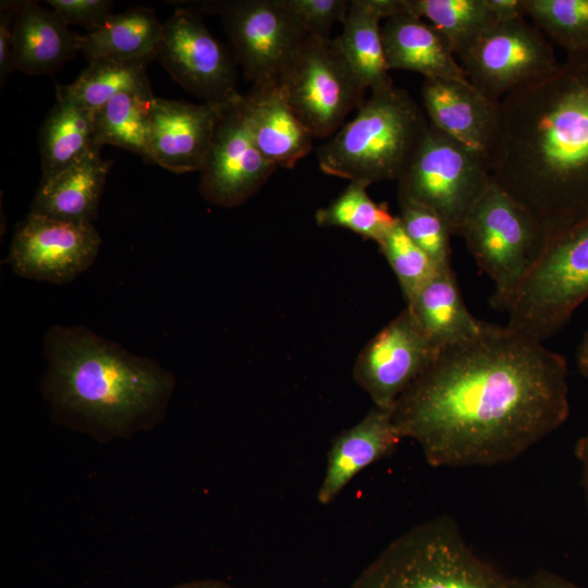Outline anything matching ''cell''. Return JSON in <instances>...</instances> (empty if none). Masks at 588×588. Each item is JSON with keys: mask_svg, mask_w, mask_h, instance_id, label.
<instances>
[{"mask_svg": "<svg viewBox=\"0 0 588 588\" xmlns=\"http://www.w3.org/2000/svg\"><path fill=\"white\" fill-rule=\"evenodd\" d=\"M402 11L432 24L456 57L495 21L486 0H402Z\"/></svg>", "mask_w": 588, "mask_h": 588, "instance_id": "29", "label": "cell"}, {"mask_svg": "<svg viewBox=\"0 0 588 588\" xmlns=\"http://www.w3.org/2000/svg\"><path fill=\"white\" fill-rule=\"evenodd\" d=\"M576 360L579 372L588 382V329L578 345Z\"/></svg>", "mask_w": 588, "mask_h": 588, "instance_id": "40", "label": "cell"}, {"mask_svg": "<svg viewBox=\"0 0 588 588\" xmlns=\"http://www.w3.org/2000/svg\"><path fill=\"white\" fill-rule=\"evenodd\" d=\"M277 168L256 147L234 105H230L222 111L199 171V193L216 206L236 207L257 193Z\"/></svg>", "mask_w": 588, "mask_h": 588, "instance_id": "15", "label": "cell"}, {"mask_svg": "<svg viewBox=\"0 0 588 588\" xmlns=\"http://www.w3.org/2000/svg\"><path fill=\"white\" fill-rule=\"evenodd\" d=\"M567 363L542 342L485 322L439 351L391 409L400 436L433 467L513 461L568 418Z\"/></svg>", "mask_w": 588, "mask_h": 588, "instance_id": "1", "label": "cell"}, {"mask_svg": "<svg viewBox=\"0 0 588 588\" xmlns=\"http://www.w3.org/2000/svg\"><path fill=\"white\" fill-rule=\"evenodd\" d=\"M172 588H234L224 581L216 579H195L177 584Z\"/></svg>", "mask_w": 588, "mask_h": 588, "instance_id": "41", "label": "cell"}, {"mask_svg": "<svg viewBox=\"0 0 588 588\" xmlns=\"http://www.w3.org/2000/svg\"><path fill=\"white\" fill-rule=\"evenodd\" d=\"M399 220L408 237L440 268H450L452 231L448 222L431 208L399 200Z\"/></svg>", "mask_w": 588, "mask_h": 588, "instance_id": "33", "label": "cell"}, {"mask_svg": "<svg viewBox=\"0 0 588 588\" xmlns=\"http://www.w3.org/2000/svg\"><path fill=\"white\" fill-rule=\"evenodd\" d=\"M526 15L567 53L588 48V0H526Z\"/></svg>", "mask_w": 588, "mask_h": 588, "instance_id": "31", "label": "cell"}, {"mask_svg": "<svg viewBox=\"0 0 588 588\" xmlns=\"http://www.w3.org/2000/svg\"><path fill=\"white\" fill-rule=\"evenodd\" d=\"M380 253L393 270L406 303L440 269L432 259L419 248L397 223L378 243Z\"/></svg>", "mask_w": 588, "mask_h": 588, "instance_id": "32", "label": "cell"}, {"mask_svg": "<svg viewBox=\"0 0 588 588\" xmlns=\"http://www.w3.org/2000/svg\"><path fill=\"white\" fill-rule=\"evenodd\" d=\"M44 355L40 388L53 422L105 443L163 420L175 378L157 360L84 326L49 328Z\"/></svg>", "mask_w": 588, "mask_h": 588, "instance_id": "3", "label": "cell"}, {"mask_svg": "<svg viewBox=\"0 0 588 588\" xmlns=\"http://www.w3.org/2000/svg\"><path fill=\"white\" fill-rule=\"evenodd\" d=\"M424 109L394 85L371 91L353 120L317 150L320 170L369 185L399 181L427 131Z\"/></svg>", "mask_w": 588, "mask_h": 588, "instance_id": "4", "label": "cell"}, {"mask_svg": "<svg viewBox=\"0 0 588 588\" xmlns=\"http://www.w3.org/2000/svg\"><path fill=\"white\" fill-rule=\"evenodd\" d=\"M489 164L548 243L588 221V48L499 101Z\"/></svg>", "mask_w": 588, "mask_h": 588, "instance_id": "2", "label": "cell"}, {"mask_svg": "<svg viewBox=\"0 0 588 588\" xmlns=\"http://www.w3.org/2000/svg\"><path fill=\"white\" fill-rule=\"evenodd\" d=\"M19 1H1L0 4V83L15 71L13 63V25Z\"/></svg>", "mask_w": 588, "mask_h": 588, "instance_id": "36", "label": "cell"}, {"mask_svg": "<svg viewBox=\"0 0 588 588\" xmlns=\"http://www.w3.org/2000/svg\"><path fill=\"white\" fill-rule=\"evenodd\" d=\"M403 438L392 421L391 409L377 406L332 441L317 499L322 505L333 502L350 481L369 465L390 456Z\"/></svg>", "mask_w": 588, "mask_h": 588, "instance_id": "19", "label": "cell"}, {"mask_svg": "<svg viewBox=\"0 0 588 588\" xmlns=\"http://www.w3.org/2000/svg\"><path fill=\"white\" fill-rule=\"evenodd\" d=\"M308 35L330 38L334 23L344 22L351 5L346 0H284Z\"/></svg>", "mask_w": 588, "mask_h": 588, "instance_id": "34", "label": "cell"}, {"mask_svg": "<svg viewBox=\"0 0 588 588\" xmlns=\"http://www.w3.org/2000/svg\"><path fill=\"white\" fill-rule=\"evenodd\" d=\"M234 107L259 151L273 164L292 169L313 148V136L289 105L279 81L253 86Z\"/></svg>", "mask_w": 588, "mask_h": 588, "instance_id": "18", "label": "cell"}, {"mask_svg": "<svg viewBox=\"0 0 588 588\" xmlns=\"http://www.w3.org/2000/svg\"><path fill=\"white\" fill-rule=\"evenodd\" d=\"M155 98L151 87L113 97L95 112V144L113 145L145 157Z\"/></svg>", "mask_w": 588, "mask_h": 588, "instance_id": "27", "label": "cell"}, {"mask_svg": "<svg viewBox=\"0 0 588 588\" xmlns=\"http://www.w3.org/2000/svg\"><path fill=\"white\" fill-rule=\"evenodd\" d=\"M400 12L401 0L351 1L342 32L334 38L364 87L371 91L394 85L385 61L381 21Z\"/></svg>", "mask_w": 588, "mask_h": 588, "instance_id": "23", "label": "cell"}, {"mask_svg": "<svg viewBox=\"0 0 588 588\" xmlns=\"http://www.w3.org/2000/svg\"><path fill=\"white\" fill-rule=\"evenodd\" d=\"M41 180H47L75 163L95 144V112L57 94L40 131Z\"/></svg>", "mask_w": 588, "mask_h": 588, "instance_id": "26", "label": "cell"}, {"mask_svg": "<svg viewBox=\"0 0 588 588\" xmlns=\"http://www.w3.org/2000/svg\"><path fill=\"white\" fill-rule=\"evenodd\" d=\"M224 107L155 98L144 158L174 173L199 172Z\"/></svg>", "mask_w": 588, "mask_h": 588, "instance_id": "16", "label": "cell"}, {"mask_svg": "<svg viewBox=\"0 0 588 588\" xmlns=\"http://www.w3.org/2000/svg\"><path fill=\"white\" fill-rule=\"evenodd\" d=\"M574 454L580 464L581 486L588 509V431L577 440Z\"/></svg>", "mask_w": 588, "mask_h": 588, "instance_id": "39", "label": "cell"}, {"mask_svg": "<svg viewBox=\"0 0 588 588\" xmlns=\"http://www.w3.org/2000/svg\"><path fill=\"white\" fill-rule=\"evenodd\" d=\"M381 37L389 70L467 79L446 38L421 17L402 11L384 20Z\"/></svg>", "mask_w": 588, "mask_h": 588, "instance_id": "20", "label": "cell"}, {"mask_svg": "<svg viewBox=\"0 0 588 588\" xmlns=\"http://www.w3.org/2000/svg\"><path fill=\"white\" fill-rule=\"evenodd\" d=\"M424 111L429 123L489 159L499 123V102L468 79L424 78Z\"/></svg>", "mask_w": 588, "mask_h": 588, "instance_id": "17", "label": "cell"}, {"mask_svg": "<svg viewBox=\"0 0 588 588\" xmlns=\"http://www.w3.org/2000/svg\"><path fill=\"white\" fill-rule=\"evenodd\" d=\"M406 307L439 351L476 338L485 324L466 307L452 267L439 269Z\"/></svg>", "mask_w": 588, "mask_h": 588, "instance_id": "24", "label": "cell"}, {"mask_svg": "<svg viewBox=\"0 0 588 588\" xmlns=\"http://www.w3.org/2000/svg\"><path fill=\"white\" fill-rule=\"evenodd\" d=\"M101 238L93 223L29 212L12 237L8 262L15 274L65 284L96 260Z\"/></svg>", "mask_w": 588, "mask_h": 588, "instance_id": "13", "label": "cell"}, {"mask_svg": "<svg viewBox=\"0 0 588 588\" xmlns=\"http://www.w3.org/2000/svg\"><path fill=\"white\" fill-rule=\"evenodd\" d=\"M281 89L313 137L333 136L367 90L334 39L308 35L279 77Z\"/></svg>", "mask_w": 588, "mask_h": 588, "instance_id": "9", "label": "cell"}, {"mask_svg": "<svg viewBox=\"0 0 588 588\" xmlns=\"http://www.w3.org/2000/svg\"><path fill=\"white\" fill-rule=\"evenodd\" d=\"M495 21H509L526 16V0H486Z\"/></svg>", "mask_w": 588, "mask_h": 588, "instance_id": "37", "label": "cell"}, {"mask_svg": "<svg viewBox=\"0 0 588 588\" xmlns=\"http://www.w3.org/2000/svg\"><path fill=\"white\" fill-rule=\"evenodd\" d=\"M587 298L588 221L548 243L506 309V324L543 342Z\"/></svg>", "mask_w": 588, "mask_h": 588, "instance_id": "7", "label": "cell"}, {"mask_svg": "<svg viewBox=\"0 0 588 588\" xmlns=\"http://www.w3.org/2000/svg\"><path fill=\"white\" fill-rule=\"evenodd\" d=\"M350 588H531L480 558L448 516L422 522L391 541Z\"/></svg>", "mask_w": 588, "mask_h": 588, "instance_id": "5", "label": "cell"}, {"mask_svg": "<svg viewBox=\"0 0 588 588\" xmlns=\"http://www.w3.org/2000/svg\"><path fill=\"white\" fill-rule=\"evenodd\" d=\"M100 148L56 175L40 180L30 211L61 220L93 223L110 171Z\"/></svg>", "mask_w": 588, "mask_h": 588, "instance_id": "22", "label": "cell"}, {"mask_svg": "<svg viewBox=\"0 0 588 588\" xmlns=\"http://www.w3.org/2000/svg\"><path fill=\"white\" fill-rule=\"evenodd\" d=\"M438 353L406 307L364 346L355 360L353 378L373 406L392 409Z\"/></svg>", "mask_w": 588, "mask_h": 588, "instance_id": "14", "label": "cell"}, {"mask_svg": "<svg viewBox=\"0 0 588 588\" xmlns=\"http://www.w3.org/2000/svg\"><path fill=\"white\" fill-rule=\"evenodd\" d=\"M146 64L111 59L93 60L73 83L58 86L57 94L96 112L123 91L150 87Z\"/></svg>", "mask_w": 588, "mask_h": 588, "instance_id": "28", "label": "cell"}, {"mask_svg": "<svg viewBox=\"0 0 588 588\" xmlns=\"http://www.w3.org/2000/svg\"><path fill=\"white\" fill-rule=\"evenodd\" d=\"M63 22L81 25L90 33L102 26L114 13L113 2L108 0H48Z\"/></svg>", "mask_w": 588, "mask_h": 588, "instance_id": "35", "label": "cell"}, {"mask_svg": "<svg viewBox=\"0 0 588 588\" xmlns=\"http://www.w3.org/2000/svg\"><path fill=\"white\" fill-rule=\"evenodd\" d=\"M528 579L531 588H580L565 577L548 569H539Z\"/></svg>", "mask_w": 588, "mask_h": 588, "instance_id": "38", "label": "cell"}, {"mask_svg": "<svg viewBox=\"0 0 588 588\" xmlns=\"http://www.w3.org/2000/svg\"><path fill=\"white\" fill-rule=\"evenodd\" d=\"M207 7L220 15L254 85L279 79L308 36L284 0L220 1Z\"/></svg>", "mask_w": 588, "mask_h": 588, "instance_id": "11", "label": "cell"}, {"mask_svg": "<svg viewBox=\"0 0 588 588\" xmlns=\"http://www.w3.org/2000/svg\"><path fill=\"white\" fill-rule=\"evenodd\" d=\"M163 23L154 10L138 7L113 14L102 26L83 35L81 52L89 60L144 62L157 59Z\"/></svg>", "mask_w": 588, "mask_h": 588, "instance_id": "25", "label": "cell"}, {"mask_svg": "<svg viewBox=\"0 0 588 588\" xmlns=\"http://www.w3.org/2000/svg\"><path fill=\"white\" fill-rule=\"evenodd\" d=\"M491 180L488 157L429 123L411 164L397 181V200L431 208L448 222L453 235H460Z\"/></svg>", "mask_w": 588, "mask_h": 588, "instance_id": "8", "label": "cell"}, {"mask_svg": "<svg viewBox=\"0 0 588 588\" xmlns=\"http://www.w3.org/2000/svg\"><path fill=\"white\" fill-rule=\"evenodd\" d=\"M368 183L350 181L345 189L328 206L317 210L315 218L320 226L350 230L376 243L397 223L387 204H379L367 193Z\"/></svg>", "mask_w": 588, "mask_h": 588, "instance_id": "30", "label": "cell"}, {"mask_svg": "<svg viewBox=\"0 0 588 588\" xmlns=\"http://www.w3.org/2000/svg\"><path fill=\"white\" fill-rule=\"evenodd\" d=\"M456 58L469 83L497 102L559 66L551 44L525 17L494 21Z\"/></svg>", "mask_w": 588, "mask_h": 588, "instance_id": "10", "label": "cell"}, {"mask_svg": "<svg viewBox=\"0 0 588 588\" xmlns=\"http://www.w3.org/2000/svg\"><path fill=\"white\" fill-rule=\"evenodd\" d=\"M83 35L34 1H19L13 25L15 71L51 74L82 49Z\"/></svg>", "mask_w": 588, "mask_h": 588, "instance_id": "21", "label": "cell"}, {"mask_svg": "<svg viewBox=\"0 0 588 588\" xmlns=\"http://www.w3.org/2000/svg\"><path fill=\"white\" fill-rule=\"evenodd\" d=\"M460 236L493 283L490 304L505 311L548 245L537 220L493 179L468 213Z\"/></svg>", "mask_w": 588, "mask_h": 588, "instance_id": "6", "label": "cell"}, {"mask_svg": "<svg viewBox=\"0 0 588 588\" xmlns=\"http://www.w3.org/2000/svg\"><path fill=\"white\" fill-rule=\"evenodd\" d=\"M157 59L177 84L206 103L230 106L241 95L228 51L189 10L177 9L163 23Z\"/></svg>", "mask_w": 588, "mask_h": 588, "instance_id": "12", "label": "cell"}]
</instances>
